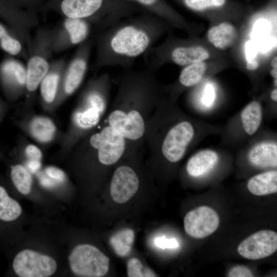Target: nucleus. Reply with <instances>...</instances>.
I'll list each match as a JSON object with an SVG mask.
<instances>
[{
  "instance_id": "nucleus-12",
  "label": "nucleus",
  "mask_w": 277,
  "mask_h": 277,
  "mask_svg": "<svg viewBox=\"0 0 277 277\" xmlns=\"http://www.w3.org/2000/svg\"><path fill=\"white\" fill-rule=\"evenodd\" d=\"M26 68L20 61L7 56L0 63V83L9 99L17 97L26 89Z\"/></svg>"
},
{
  "instance_id": "nucleus-5",
  "label": "nucleus",
  "mask_w": 277,
  "mask_h": 277,
  "mask_svg": "<svg viewBox=\"0 0 277 277\" xmlns=\"http://www.w3.org/2000/svg\"><path fill=\"white\" fill-rule=\"evenodd\" d=\"M111 89V78L107 73L95 77L87 84L73 116L75 140L98 124L108 106Z\"/></svg>"
},
{
  "instance_id": "nucleus-28",
  "label": "nucleus",
  "mask_w": 277,
  "mask_h": 277,
  "mask_svg": "<svg viewBox=\"0 0 277 277\" xmlns=\"http://www.w3.org/2000/svg\"><path fill=\"white\" fill-rule=\"evenodd\" d=\"M127 273L129 277L156 276L153 271L144 267L141 262L135 258L128 260L127 264Z\"/></svg>"
},
{
  "instance_id": "nucleus-16",
  "label": "nucleus",
  "mask_w": 277,
  "mask_h": 277,
  "mask_svg": "<svg viewBox=\"0 0 277 277\" xmlns=\"http://www.w3.org/2000/svg\"><path fill=\"white\" fill-rule=\"evenodd\" d=\"M195 13L209 17H237L246 11L244 6L232 0H176Z\"/></svg>"
},
{
  "instance_id": "nucleus-4",
  "label": "nucleus",
  "mask_w": 277,
  "mask_h": 277,
  "mask_svg": "<svg viewBox=\"0 0 277 277\" xmlns=\"http://www.w3.org/2000/svg\"><path fill=\"white\" fill-rule=\"evenodd\" d=\"M44 7L64 17L86 21L98 32L135 12L133 6L122 0H45Z\"/></svg>"
},
{
  "instance_id": "nucleus-36",
  "label": "nucleus",
  "mask_w": 277,
  "mask_h": 277,
  "mask_svg": "<svg viewBox=\"0 0 277 277\" xmlns=\"http://www.w3.org/2000/svg\"><path fill=\"white\" fill-rule=\"evenodd\" d=\"M25 151L27 157L31 160L40 161L42 157L40 149L35 145L32 144L28 145Z\"/></svg>"
},
{
  "instance_id": "nucleus-14",
  "label": "nucleus",
  "mask_w": 277,
  "mask_h": 277,
  "mask_svg": "<svg viewBox=\"0 0 277 277\" xmlns=\"http://www.w3.org/2000/svg\"><path fill=\"white\" fill-rule=\"evenodd\" d=\"M277 249V233L263 230L243 241L238 247L239 253L245 259L259 260L269 256Z\"/></svg>"
},
{
  "instance_id": "nucleus-29",
  "label": "nucleus",
  "mask_w": 277,
  "mask_h": 277,
  "mask_svg": "<svg viewBox=\"0 0 277 277\" xmlns=\"http://www.w3.org/2000/svg\"><path fill=\"white\" fill-rule=\"evenodd\" d=\"M259 47L252 41H248L245 46L246 68L248 71L256 70L260 66L258 58Z\"/></svg>"
},
{
  "instance_id": "nucleus-37",
  "label": "nucleus",
  "mask_w": 277,
  "mask_h": 277,
  "mask_svg": "<svg viewBox=\"0 0 277 277\" xmlns=\"http://www.w3.org/2000/svg\"><path fill=\"white\" fill-rule=\"evenodd\" d=\"M27 166L30 171L32 173H34L37 171L41 167L40 161L30 160L28 163Z\"/></svg>"
},
{
  "instance_id": "nucleus-2",
  "label": "nucleus",
  "mask_w": 277,
  "mask_h": 277,
  "mask_svg": "<svg viewBox=\"0 0 277 277\" xmlns=\"http://www.w3.org/2000/svg\"><path fill=\"white\" fill-rule=\"evenodd\" d=\"M171 26L152 14L123 19L98 32L95 38V68H130Z\"/></svg>"
},
{
  "instance_id": "nucleus-19",
  "label": "nucleus",
  "mask_w": 277,
  "mask_h": 277,
  "mask_svg": "<svg viewBox=\"0 0 277 277\" xmlns=\"http://www.w3.org/2000/svg\"><path fill=\"white\" fill-rule=\"evenodd\" d=\"M249 163L259 169L275 168L277 166V144L272 141L260 142L248 152Z\"/></svg>"
},
{
  "instance_id": "nucleus-26",
  "label": "nucleus",
  "mask_w": 277,
  "mask_h": 277,
  "mask_svg": "<svg viewBox=\"0 0 277 277\" xmlns=\"http://www.w3.org/2000/svg\"><path fill=\"white\" fill-rule=\"evenodd\" d=\"M135 238L134 232L131 229H122L110 239V244L115 253L120 256H125L130 252Z\"/></svg>"
},
{
  "instance_id": "nucleus-10",
  "label": "nucleus",
  "mask_w": 277,
  "mask_h": 277,
  "mask_svg": "<svg viewBox=\"0 0 277 277\" xmlns=\"http://www.w3.org/2000/svg\"><path fill=\"white\" fill-rule=\"evenodd\" d=\"M12 268L20 277H48L56 271L57 264L52 257L30 249H25L14 257Z\"/></svg>"
},
{
  "instance_id": "nucleus-42",
  "label": "nucleus",
  "mask_w": 277,
  "mask_h": 277,
  "mask_svg": "<svg viewBox=\"0 0 277 277\" xmlns=\"http://www.w3.org/2000/svg\"><path fill=\"white\" fill-rule=\"evenodd\" d=\"M270 65L272 68H277V56L273 57L270 62Z\"/></svg>"
},
{
  "instance_id": "nucleus-15",
  "label": "nucleus",
  "mask_w": 277,
  "mask_h": 277,
  "mask_svg": "<svg viewBox=\"0 0 277 277\" xmlns=\"http://www.w3.org/2000/svg\"><path fill=\"white\" fill-rule=\"evenodd\" d=\"M0 19L26 40L38 23L36 11L18 8L7 0H0Z\"/></svg>"
},
{
  "instance_id": "nucleus-27",
  "label": "nucleus",
  "mask_w": 277,
  "mask_h": 277,
  "mask_svg": "<svg viewBox=\"0 0 277 277\" xmlns=\"http://www.w3.org/2000/svg\"><path fill=\"white\" fill-rule=\"evenodd\" d=\"M10 177L13 186L20 193H29L32 180L30 172L24 166L20 164L11 165Z\"/></svg>"
},
{
  "instance_id": "nucleus-31",
  "label": "nucleus",
  "mask_w": 277,
  "mask_h": 277,
  "mask_svg": "<svg viewBox=\"0 0 277 277\" xmlns=\"http://www.w3.org/2000/svg\"><path fill=\"white\" fill-rule=\"evenodd\" d=\"M270 25L265 19H260L256 22L253 28V36L256 39L261 41L269 33Z\"/></svg>"
},
{
  "instance_id": "nucleus-3",
  "label": "nucleus",
  "mask_w": 277,
  "mask_h": 277,
  "mask_svg": "<svg viewBox=\"0 0 277 277\" xmlns=\"http://www.w3.org/2000/svg\"><path fill=\"white\" fill-rule=\"evenodd\" d=\"M194 134L191 122L162 96L147 122L144 143L151 159L175 164L184 156Z\"/></svg>"
},
{
  "instance_id": "nucleus-1",
  "label": "nucleus",
  "mask_w": 277,
  "mask_h": 277,
  "mask_svg": "<svg viewBox=\"0 0 277 277\" xmlns=\"http://www.w3.org/2000/svg\"><path fill=\"white\" fill-rule=\"evenodd\" d=\"M154 74L146 68L125 72L107 117L106 123L137 150L143 147L147 122L163 96Z\"/></svg>"
},
{
  "instance_id": "nucleus-21",
  "label": "nucleus",
  "mask_w": 277,
  "mask_h": 277,
  "mask_svg": "<svg viewBox=\"0 0 277 277\" xmlns=\"http://www.w3.org/2000/svg\"><path fill=\"white\" fill-rule=\"evenodd\" d=\"M209 65L204 61L184 67L179 75L177 84L169 89L172 95V98L175 97L177 92L181 89L191 87L199 83L207 72Z\"/></svg>"
},
{
  "instance_id": "nucleus-11",
  "label": "nucleus",
  "mask_w": 277,
  "mask_h": 277,
  "mask_svg": "<svg viewBox=\"0 0 277 277\" xmlns=\"http://www.w3.org/2000/svg\"><path fill=\"white\" fill-rule=\"evenodd\" d=\"M140 184L138 173L130 163L119 165L113 173L109 186L112 200L118 204L126 203L135 194Z\"/></svg>"
},
{
  "instance_id": "nucleus-9",
  "label": "nucleus",
  "mask_w": 277,
  "mask_h": 277,
  "mask_svg": "<svg viewBox=\"0 0 277 277\" xmlns=\"http://www.w3.org/2000/svg\"><path fill=\"white\" fill-rule=\"evenodd\" d=\"M92 25L83 19L64 17L51 30V46L53 52H59L80 45L89 38Z\"/></svg>"
},
{
  "instance_id": "nucleus-8",
  "label": "nucleus",
  "mask_w": 277,
  "mask_h": 277,
  "mask_svg": "<svg viewBox=\"0 0 277 277\" xmlns=\"http://www.w3.org/2000/svg\"><path fill=\"white\" fill-rule=\"evenodd\" d=\"M93 41L88 38L79 45L63 72L57 98L73 94L80 86L86 73Z\"/></svg>"
},
{
  "instance_id": "nucleus-30",
  "label": "nucleus",
  "mask_w": 277,
  "mask_h": 277,
  "mask_svg": "<svg viewBox=\"0 0 277 277\" xmlns=\"http://www.w3.org/2000/svg\"><path fill=\"white\" fill-rule=\"evenodd\" d=\"M16 7L37 12L39 8L43 7L45 0H7Z\"/></svg>"
},
{
  "instance_id": "nucleus-35",
  "label": "nucleus",
  "mask_w": 277,
  "mask_h": 277,
  "mask_svg": "<svg viewBox=\"0 0 277 277\" xmlns=\"http://www.w3.org/2000/svg\"><path fill=\"white\" fill-rule=\"evenodd\" d=\"M47 175L53 180L58 182H63L66 179V175L63 171L60 168L53 166L46 168L45 170Z\"/></svg>"
},
{
  "instance_id": "nucleus-34",
  "label": "nucleus",
  "mask_w": 277,
  "mask_h": 277,
  "mask_svg": "<svg viewBox=\"0 0 277 277\" xmlns=\"http://www.w3.org/2000/svg\"><path fill=\"white\" fill-rule=\"evenodd\" d=\"M229 277H251L253 276L250 270L244 266H238L233 267L228 272Z\"/></svg>"
},
{
  "instance_id": "nucleus-33",
  "label": "nucleus",
  "mask_w": 277,
  "mask_h": 277,
  "mask_svg": "<svg viewBox=\"0 0 277 277\" xmlns=\"http://www.w3.org/2000/svg\"><path fill=\"white\" fill-rule=\"evenodd\" d=\"M155 245L160 248H174L179 246L178 242L175 239H168L164 236L157 237L154 241Z\"/></svg>"
},
{
  "instance_id": "nucleus-43",
  "label": "nucleus",
  "mask_w": 277,
  "mask_h": 277,
  "mask_svg": "<svg viewBox=\"0 0 277 277\" xmlns=\"http://www.w3.org/2000/svg\"><path fill=\"white\" fill-rule=\"evenodd\" d=\"M130 1H131V0H130ZM135 1V0H134Z\"/></svg>"
},
{
  "instance_id": "nucleus-18",
  "label": "nucleus",
  "mask_w": 277,
  "mask_h": 277,
  "mask_svg": "<svg viewBox=\"0 0 277 277\" xmlns=\"http://www.w3.org/2000/svg\"><path fill=\"white\" fill-rule=\"evenodd\" d=\"M238 30L231 23L223 21L211 27L207 31L209 43L219 50L232 47L238 38Z\"/></svg>"
},
{
  "instance_id": "nucleus-13",
  "label": "nucleus",
  "mask_w": 277,
  "mask_h": 277,
  "mask_svg": "<svg viewBox=\"0 0 277 277\" xmlns=\"http://www.w3.org/2000/svg\"><path fill=\"white\" fill-rule=\"evenodd\" d=\"M219 222V217L215 211L210 207L203 206L186 214L184 226L189 235L202 239L213 233L217 228Z\"/></svg>"
},
{
  "instance_id": "nucleus-38",
  "label": "nucleus",
  "mask_w": 277,
  "mask_h": 277,
  "mask_svg": "<svg viewBox=\"0 0 277 277\" xmlns=\"http://www.w3.org/2000/svg\"><path fill=\"white\" fill-rule=\"evenodd\" d=\"M53 180H50L48 179L44 178L41 181V183L43 186L46 187H52L54 185Z\"/></svg>"
},
{
  "instance_id": "nucleus-22",
  "label": "nucleus",
  "mask_w": 277,
  "mask_h": 277,
  "mask_svg": "<svg viewBox=\"0 0 277 277\" xmlns=\"http://www.w3.org/2000/svg\"><path fill=\"white\" fill-rule=\"evenodd\" d=\"M219 161L217 153L211 150H204L192 155L188 160L186 170L191 176H202L210 171Z\"/></svg>"
},
{
  "instance_id": "nucleus-40",
  "label": "nucleus",
  "mask_w": 277,
  "mask_h": 277,
  "mask_svg": "<svg viewBox=\"0 0 277 277\" xmlns=\"http://www.w3.org/2000/svg\"><path fill=\"white\" fill-rule=\"evenodd\" d=\"M270 74L274 80V82L277 81V68H272L270 71Z\"/></svg>"
},
{
  "instance_id": "nucleus-20",
  "label": "nucleus",
  "mask_w": 277,
  "mask_h": 277,
  "mask_svg": "<svg viewBox=\"0 0 277 277\" xmlns=\"http://www.w3.org/2000/svg\"><path fill=\"white\" fill-rule=\"evenodd\" d=\"M27 46L24 38L8 26L0 21V49L11 56L27 58Z\"/></svg>"
},
{
  "instance_id": "nucleus-7",
  "label": "nucleus",
  "mask_w": 277,
  "mask_h": 277,
  "mask_svg": "<svg viewBox=\"0 0 277 277\" xmlns=\"http://www.w3.org/2000/svg\"><path fill=\"white\" fill-rule=\"evenodd\" d=\"M68 261L72 272L77 276H103L109 268V258L90 244L76 246L69 254Z\"/></svg>"
},
{
  "instance_id": "nucleus-17",
  "label": "nucleus",
  "mask_w": 277,
  "mask_h": 277,
  "mask_svg": "<svg viewBox=\"0 0 277 277\" xmlns=\"http://www.w3.org/2000/svg\"><path fill=\"white\" fill-rule=\"evenodd\" d=\"M66 65L64 60L51 62L47 73L39 84L41 95L45 103L51 104L57 98L63 73Z\"/></svg>"
},
{
  "instance_id": "nucleus-23",
  "label": "nucleus",
  "mask_w": 277,
  "mask_h": 277,
  "mask_svg": "<svg viewBox=\"0 0 277 277\" xmlns=\"http://www.w3.org/2000/svg\"><path fill=\"white\" fill-rule=\"evenodd\" d=\"M249 191L255 195H264L277 192V171H268L252 177L248 182Z\"/></svg>"
},
{
  "instance_id": "nucleus-32",
  "label": "nucleus",
  "mask_w": 277,
  "mask_h": 277,
  "mask_svg": "<svg viewBox=\"0 0 277 277\" xmlns=\"http://www.w3.org/2000/svg\"><path fill=\"white\" fill-rule=\"evenodd\" d=\"M215 97V92L213 86L211 84H207L204 88L202 96V103L207 107L213 105Z\"/></svg>"
},
{
  "instance_id": "nucleus-25",
  "label": "nucleus",
  "mask_w": 277,
  "mask_h": 277,
  "mask_svg": "<svg viewBox=\"0 0 277 277\" xmlns=\"http://www.w3.org/2000/svg\"><path fill=\"white\" fill-rule=\"evenodd\" d=\"M30 130L35 139L41 142L46 143L53 138L56 128L53 122L49 118L37 116L31 121Z\"/></svg>"
},
{
  "instance_id": "nucleus-41",
  "label": "nucleus",
  "mask_w": 277,
  "mask_h": 277,
  "mask_svg": "<svg viewBox=\"0 0 277 277\" xmlns=\"http://www.w3.org/2000/svg\"><path fill=\"white\" fill-rule=\"evenodd\" d=\"M5 110V105L4 103L0 99V121L3 115Z\"/></svg>"
},
{
  "instance_id": "nucleus-39",
  "label": "nucleus",
  "mask_w": 277,
  "mask_h": 277,
  "mask_svg": "<svg viewBox=\"0 0 277 277\" xmlns=\"http://www.w3.org/2000/svg\"><path fill=\"white\" fill-rule=\"evenodd\" d=\"M270 97L271 99L274 101H277V89L276 88H274L270 93Z\"/></svg>"
},
{
  "instance_id": "nucleus-24",
  "label": "nucleus",
  "mask_w": 277,
  "mask_h": 277,
  "mask_svg": "<svg viewBox=\"0 0 277 277\" xmlns=\"http://www.w3.org/2000/svg\"><path fill=\"white\" fill-rule=\"evenodd\" d=\"M263 116L262 107L258 101H252L243 109L241 118L243 129L248 135L254 134L258 130Z\"/></svg>"
},
{
  "instance_id": "nucleus-6",
  "label": "nucleus",
  "mask_w": 277,
  "mask_h": 277,
  "mask_svg": "<svg viewBox=\"0 0 277 277\" xmlns=\"http://www.w3.org/2000/svg\"><path fill=\"white\" fill-rule=\"evenodd\" d=\"M51 30L39 28L27 46L26 90L33 93L47 73L53 51L51 46Z\"/></svg>"
}]
</instances>
